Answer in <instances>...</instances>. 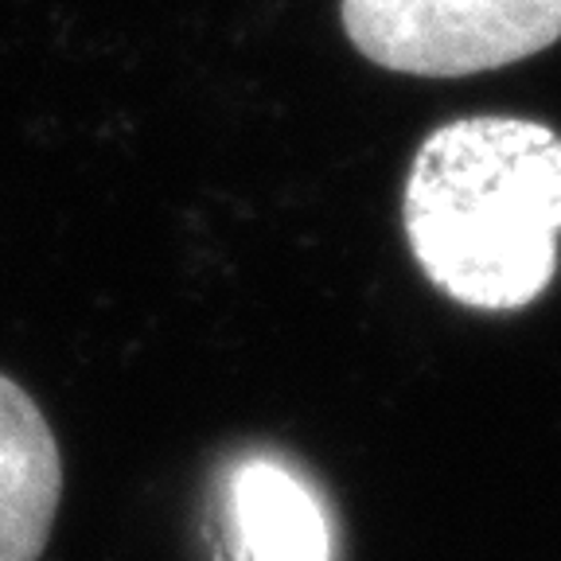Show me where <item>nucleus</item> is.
<instances>
[{
    "mask_svg": "<svg viewBox=\"0 0 561 561\" xmlns=\"http://www.w3.org/2000/svg\"><path fill=\"white\" fill-rule=\"evenodd\" d=\"M59 500V440L24 386L0 375V561H39Z\"/></svg>",
    "mask_w": 561,
    "mask_h": 561,
    "instance_id": "7ed1b4c3",
    "label": "nucleus"
},
{
    "mask_svg": "<svg viewBox=\"0 0 561 561\" xmlns=\"http://www.w3.org/2000/svg\"><path fill=\"white\" fill-rule=\"evenodd\" d=\"M230 523L242 561H332L324 507L277 460H245L230 476Z\"/></svg>",
    "mask_w": 561,
    "mask_h": 561,
    "instance_id": "20e7f679",
    "label": "nucleus"
},
{
    "mask_svg": "<svg viewBox=\"0 0 561 561\" xmlns=\"http://www.w3.org/2000/svg\"><path fill=\"white\" fill-rule=\"evenodd\" d=\"M405 242L448 300L535 305L558 273L561 137L526 117H460L421 140L402 192Z\"/></svg>",
    "mask_w": 561,
    "mask_h": 561,
    "instance_id": "f257e3e1",
    "label": "nucleus"
},
{
    "mask_svg": "<svg viewBox=\"0 0 561 561\" xmlns=\"http://www.w3.org/2000/svg\"><path fill=\"white\" fill-rule=\"evenodd\" d=\"M351 47L382 70L460 79L561 39V0H340Z\"/></svg>",
    "mask_w": 561,
    "mask_h": 561,
    "instance_id": "f03ea898",
    "label": "nucleus"
}]
</instances>
